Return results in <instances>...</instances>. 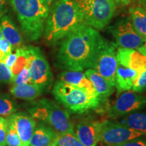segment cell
<instances>
[{"label": "cell", "mask_w": 146, "mask_h": 146, "mask_svg": "<svg viewBox=\"0 0 146 146\" xmlns=\"http://www.w3.org/2000/svg\"><path fill=\"white\" fill-rule=\"evenodd\" d=\"M103 36L86 24L80 25L60 42L58 66L65 70L83 71L91 68Z\"/></svg>", "instance_id": "1"}, {"label": "cell", "mask_w": 146, "mask_h": 146, "mask_svg": "<svg viewBox=\"0 0 146 146\" xmlns=\"http://www.w3.org/2000/svg\"><path fill=\"white\" fill-rule=\"evenodd\" d=\"M85 24L74 0H58L50 8L43 35L50 45L61 42L80 25Z\"/></svg>", "instance_id": "2"}, {"label": "cell", "mask_w": 146, "mask_h": 146, "mask_svg": "<svg viewBox=\"0 0 146 146\" xmlns=\"http://www.w3.org/2000/svg\"><path fill=\"white\" fill-rule=\"evenodd\" d=\"M22 32L29 41H37L43 35L49 9L41 0H10Z\"/></svg>", "instance_id": "3"}, {"label": "cell", "mask_w": 146, "mask_h": 146, "mask_svg": "<svg viewBox=\"0 0 146 146\" xmlns=\"http://www.w3.org/2000/svg\"><path fill=\"white\" fill-rule=\"evenodd\" d=\"M52 94L58 102L74 114H83L98 109L102 101L88 91L58 81L54 83Z\"/></svg>", "instance_id": "4"}, {"label": "cell", "mask_w": 146, "mask_h": 146, "mask_svg": "<svg viewBox=\"0 0 146 146\" xmlns=\"http://www.w3.org/2000/svg\"><path fill=\"white\" fill-rule=\"evenodd\" d=\"M27 110L33 118L50 125L57 133L74 132V125L68 112L53 100H39Z\"/></svg>", "instance_id": "5"}, {"label": "cell", "mask_w": 146, "mask_h": 146, "mask_svg": "<svg viewBox=\"0 0 146 146\" xmlns=\"http://www.w3.org/2000/svg\"><path fill=\"white\" fill-rule=\"evenodd\" d=\"M83 15L84 22L97 31L107 27L114 16V0H74Z\"/></svg>", "instance_id": "6"}, {"label": "cell", "mask_w": 146, "mask_h": 146, "mask_svg": "<svg viewBox=\"0 0 146 146\" xmlns=\"http://www.w3.org/2000/svg\"><path fill=\"white\" fill-rule=\"evenodd\" d=\"M117 66L116 45L102 37L91 68L97 71L115 87V76Z\"/></svg>", "instance_id": "7"}, {"label": "cell", "mask_w": 146, "mask_h": 146, "mask_svg": "<svg viewBox=\"0 0 146 146\" xmlns=\"http://www.w3.org/2000/svg\"><path fill=\"white\" fill-rule=\"evenodd\" d=\"M108 31L116 41L117 48L138 50L145 41L137 32L129 17L122 18L108 27Z\"/></svg>", "instance_id": "8"}, {"label": "cell", "mask_w": 146, "mask_h": 146, "mask_svg": "<svg viewBox=\"0 0 146 146\" xmlns=\"http://www.w3.org/2000/svg\"><path fill=\"white\" fill-rule=\"evenodd\" d=\"M33 58L29 66L32 83L43 91L49 90L54 82V76L48 62L39 47L30 45Z\"/></svg>", "instance_id": "9"}, {"label": "cell", "mask_w": 146, "mask_h": 146, "mask_svg": "<svg viewBox=\"0 0 146 146\" xmlns=\"http://www.w3.org/2000/svg\"><path fill=\"white\" fill-rule=\"evenodd\" d=\"M143 136H145V135L129 129L116 120L102 122L100 141L107 146L118 145Z\"/></svg>", "instance_id": "10"}, {"label": "cell", "mask_w": 146, "mask_h": 146, "mask_svg": "<svg viewBox=\"0 0 146 146\" xmlns=\"http://www.w3.org/2000/svg\"><path fill=\"white\" fill-rule=\"evenodd\" d=\"M146 106V97L134 91H125L107 110V115L112 119H117L135 112Z\"/></svg>", "instance_id": "11"}, {"label": "cell", "mask_w": 146, "mask_h": 146, "mask_svg": "<svg viewBox=\"0 0 146 146\" xmlns=\"http://www.w3.org/2000/svg\"><path fill=\"white\" fill-rule=\"evenodd\" d=\"M102 122L82 120L76 125L75 135L83 146H97L100 141Z\"/></svg>", "instance_id": "12"}, {"label": "cell", "mask_w": 146, "mask_h": 146, "mask_svg": "<svg viewBox=\"0 0 146 146\" xmlns=\"http://www.w3.org/2000/svg\"><path fill=\"white\" fill-rule=\"evenodd\" d=\"M118 64L133 69L141 74L146 70V54L137 50L117 48Z\"/></svg>", "instance_id": "13"}, {"label": "cell", "mask_w": 146, "mask_h": 146, "mask_svg": "<svg viewBox=\"0 0 146 146\" xmlns=\"http://www.w3.org/2000/svg\"><path fill=\"white\" fill-rule=\"evenodd\" d=\"M10 117L13 122L23 146H29L31 139L36 126L35 120L31 115L22 112L14 113Z\"/></svg>", "instance_id": "14"}, {"label": "cell", "mask_w": 146, "mask_h": 146, "mask_svg": "<svg viewBox=\"0 0 146 146\" xmlns=\"http://www.w3.org/2000/svg\"><path fill=\"white\" fill-rule=\"evenodd\" d=\"M139 75V73L137 71L118 64L115 76V87L117 94L132 90Z\"/></svg>", "instance_id": "15"}, {"label": "cell", "mask_w": 146, "mask_h": 146, "mask_svg": "<svg viewBox=\"0 0 146 146\" xmlns=\"http://www.w3.org/2000/svg\"><path fill=\"white\" fill-rule=\"evenodd\" d=\"M58 81L84 89L98 98L90 81L82 71L64 70L58 76Z\"/></svg>", "instance_id": "16"}, {"label": "cell", "mask_w": 146, "mask_h": 146, "mask_svg": "<svg viewBox=\"0 0 146 146\" xmlns=\"http://www.w3.org/2000/svg\"><path fill=\"white\" fill-rule=\"evenodd\" d=\"M84 73L92 84L98 98L102 102L106 100L114 93V87L94 69L89 68Z\"/></svg>", "instance_id": "17"}, {"label": "cell", "mask_w": 146, "mask_h": 146, "mask_svg": "<svg viewBox=\"0 0 146 146\" xmlns=\"http://www.w3.org/2000/svg\"><path fill=\"white\" fill-rule=\"evenodd\" d=\"M129 18L137 32L146 40V4L135 0L129 8Z\"/></svg>", "instance_id": "18"}, {"label": "cell", "mask_w": 146, "mask_h": 146, "mask_svg": "<svg viewBox=\"0 0 146 146\" xmlns=\"http://www.w3.org/2000/svg\"><path fill=\"white\" fill-rule=\"evenodd\" d=\"M56 135L57 133L52 127L41 122L36 125L29 146H51L54 143Z\"/></svg>", "instance_id": "19"}, {"label": "cell", "mask_w": 146, "mask_h": 146, "mask_svg": "<svg viewBox=\"0 0 146 146\" xmlns=\"http://www.w3.org/2000/svg\"><path fill=\"white\" fill-rule=\"evenodd\" d=\"M1 29L3 37L6 39L12 45V50H16L23 47V40L22 35L14 23L7 16L1 18Z\"/></svg>", "instance_id": "20"}, {"label": "cell", "mask_w": 146, "mask_h": 146, "mask_svg": "<svg viewBox=\"0 0 146 146\" xmlns=\"http://www.w3.org/2000/svg\"><path fill=\"white\" fill-rule=\"evenodd\" d=\"M116 121L125 127L146 135V112H135L116 119Z\"/></svg>", "instance_id": "21"}, {"label": "cell", "mask_w": 146, "mask_h": 146, "mask_svg": "<svg viewBox=\"0 0 146 146\" xmlns=\"http://www.w3.org/2000/svg\"><path fill=\"white\" fill-rule=\"evenodd\" d=\"M12 96L18 99L24 100H33L41 96L44 91L41 87L33 83H27L21 85H14L10 89Z\"/></svg>", "instance_id": "22"}, {"label": "cell", "mask_w": 146, "mask_h": 146, "mask_svg": "<svg viewBox=\"0 0 146 146\" xmlns=\"http://www.w3.org/2000/svg\"><path fill=\"white\" fill-rule=\"evenodd\" d=\"M18 106L15 100L7 94H0V116L7 117L15 113Z\"/></svg>", "instance_id": "23"}, {"label": "cell", "mask_w": 146, "mask_h": 146, "mask_svg": "<svg viewBox=\"0 0 146 146\" xmlns=\"http://www.w3.org/2000/svg\"><path fill=\"white\" fill-rule=\"evenodd\" d=\"M51 146H83L75 135L74 132L57 133Z\"/></svg>", "instance_id": "24"}, {"label": "cell", "mask_w": 146, "mask_h": 146, "mask_svg": "<svg viewBox=\"0 0 146 146\" xmlns=\"http://www.w3.org/2000/svg\"><path fill=\"white\" fill-rule=\"evenodd\" d=\"M5 146H23L21 138L14 127V123L10 116L8 118V128L6 134Z\"/></svg>", "instance_id": "25"}, {"label": "cell", "mask_w": 146, "mask_h": 146, "mask_svg": "<svg viewBox=\"0 0 146 146\" xmlns=\"http://www.w3.org/2000/svg\"><path fill=\"white\" fill-rule=\"evenodd\" d=\"M14 85H21L24 84L32 83L29 67H25L14 78Z\"/></svg>", "instance_id": "26"}, {"label": "cell", "mask_w": 146, "mask_h": 146, "mask_svg": "<svg viewBox=\"0 0 146 146\" xmlns=\"http://www.w3.org/2000/svg\"><path fill=\"white\" fill-rule=\"evenodd\" d=\"M14 81V76L12 71L4 63L0 62V83H12Z\"/></svg>", "instance_id": "27"}, {"label": "cell", "mask_w": 146, "mask_h": 146, "mask_svg": "<svg viewBox=\"0 0 146 146\" xmlns=\"http://www.w3.org/2000/svg\"><path fill=\"white\" fill-rule=\"evenodd\" d=\"M145 54V53H144ZM146 90V70L142 72L133 85L132 91L135 93H141Z\"/></svg>", "instance_id": "28"}, {"label": "cell", "mask_w": 146, "mask_h": 146, "mask_svg": "<svg viewBox=\"0 0 146 146\" xmlns=\"http://www.w3.org/2000/svg\"><path fill=\"white\" fill-rule=\"evenodd\" d=\"M12 51L13 50H12V45L6 39H5L3 37L0 39V62H3L5 58L11 54Z\"/></svg>", "instance_id": "29"}, {"label": "cell", "mask_w": 146, "mask_h": 146, "mask_svg": "<svg viewBox=\"0 0 146 146\" xmlns=\"http://www.w3.org/2000/svg\"><path fill=\"white\" fill-rule=\"evenodd\" d=\"M8 128V118L0 116V146L6 145V134Z\"/></svg>", "instance_id": "30"}, {"label": "cell", "mask_w": 146, "mask_h": 146, "mask_svg": "<svg viewBox=\"0 0 146 146\" xmlns=\"http://www.w3.org/2000/svg\"><path fill=\"white\" fill-rule=\"evenodd\" d=\"M17 57V52H16V50H14V52H12L5 58V59L3 60V63H4L5 66L10 69L14 65V64H15Z\"/></svg>", "instance_id": "31"}, {"label": "cell", "mask_w": 146, "mask_h": 146, "mask_svg": "<svg viewBox=\"0 0 146 146\" xmlns=\"http://www.w3.org/2000/svg\"><path fill=\"white\" fill-rule=\"evenodd\" d=\"M116 146H146V139L137 138Z\"/></svg>", "instance_id": "32"}, {"label": "cell", "mask_w": 146, "mask_h": 146, "mask_svg": "<svg viewBox=\"0 0 146 146\" xmlns=\"http://www.w3.org/2000/svg\"><path fill=\"white\" fill-rule=\"evenodd\" d=\"M7 12V1L6 0H0V19L5 16Z\"/></svg>", "instance_id": "33"}, {"label": "cell", "mask_w": 146, "mask_h": 146, "mask_svg": "<svg viewBox=\"0 0 146 146\" xmlns=\"http://www.w3.org/2000/svg\"><path fill=\"white\" fill-rule=\"evenodd\" d=\"M135 0H114L115 4L118 6H127L134 2Z\"/></svg>", "instance_id": "34"}, {"label": "cell", "mask_w": 146, "mask_h": 146, "mask_svg": "<svg viewBox=\"0 0 146 146\" xmlns=\"http://www.w3.org/2000/svg\"><path fill=\"white\" fill-rule=\"evenodd\" d=\"M57 1L58 0H41V2L43 3L45 6L47 7L49 9H50V7Z\"/></svg>", "instance_id": "35"}, {"label": "cell", "mask_w": 146, "mask_h": 146, "mask_svg": "<svg viewBox=\"0 0 146 146\" xmlns=\"http://www.w3.org/2000/svg\"><path fill=\"white\" fill-rule=\"evenodd\" d=\"M139 51H140V52H143V53H145V54H146V40L145 41H144V43L143 45V46H142L141 48H139L138 50Z\"/></svg>", "instance_id": "36"}, {"label": "cell", "mask_w": 146, "mask_h": 146, "mask_svg": "<svg viewBox=\"0 0 146 146\" xmlns=\"http://www.w3.org/2000/svg\"><path fill=\"white\" fill-rule=\"evenodd\" d=\"M3 38V34H2V31H1V27H0V39H1Z\"/></svg>", "instance_id": "37"}, {"label": "cell", "mask_w": 146, "mask_h": 146, "mask_svg": "<svg viewBox=\"0 0 146 146\" xmlns=\"http://www.w3.org/2000/svg\"><path fill=\"white\" fill-rule=\"evenodd\" d=\"M138 1H139L140 2H141V3H145V4H146V0H138Z\"/></svg>", "instance_id": "38"}]
</instances>
